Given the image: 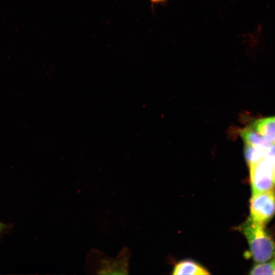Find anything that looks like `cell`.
<instances>
[{"label":"cell","instance_id":"6da1fadb","mask_svg":"<svg viewBox=\"0 0 275 275\" xmlns=\"http://www.w3.org/2000/svg\"><path fill=\"white\" fill-rule=\"evenodd\" d=\"M248 240L250 254L256 263L268 261L275 257V242L265 230L264 225L250 217L241 226Z\"/></svg>","mask_w":275,"mask_h":275},{"label":"cell","instance_id":"7a4b0ae2","mask_svg":"<svg viewBox=\"0 0 275 275\" xmlns=\"http://www.w3.org/2000/svg\"><path fill=\"white\" fill-rule=\"evenodd\" d=\"M250 208V217L265 226L275 214V189L252 193Z\"/></svg>","mask_w":275,"mask_h":275},{"label":"cell","instance_id":"3957f363","mask_svg":"<svg viewBox=\"0 0 275 275\" xmlns=\"http://www.w3.org/2000/svg\"><path fill=\"white\" fill-rule=\"evenodd\" d=\"M274 163L263 157L258 162L249 166L252 193L274 189Z\"/></svg>","mask_w":275,"mask_h":275},{"label":"cell","instance_id":"277c9868","mask_svg":"<svg viewBox=\"0 0 275 275\" xmlns=\"http://www.w3.org/2000/svg\"><path fill=\"white\" fill-rule=\"evenodd\" d=\"M252 128L270 143H275V116L255 121Z\"/></svg>","mask_w":275,"mask_h":275},{"label":"cell","instance_id":"5b68a950","mask_svg":"<svg viewBox=\"0 0 275 275\" xmlns=\"http://www.w3.org/2000/svg\"><path fill=\"white\" fill-rule=\"evenodd\" d=\"M172 274L204 275L209 274V273L198 263L191 260H185L175 265Z\"/></svg>","mask_w":275,"mask_h":275},{"label":"cell","instance_id":"8992f818","mask_svg":"<svg viewBox=\"0 0 275 275\" xmlns=\"http://www.w3.org/2000/svg\"><path fill=\"white\" fill-rule=\"evenodd\" d=\"M240 135L245 144L265 150L271 144L252 128L242 130Z\"/></svg>","mask_w":275,"mask_h":275},{"label":"cell","instance_id":"52a82bcc","mask_svg":"<svg viewBox=\"0 0 275 275\" xmlns=\"http://www.w3.org/2000/svg\"><path fill=\"white\" fill-rule=\"evenodd\" d=\"M265 150L245 144L244 157L248 166L254 164L264 157Z\"/></svg>","mask_w":275,"mask_h":275},{"label":"cell","instance_id":"ba28073f","mask_svg":"<svg viewBox=\"0 0 275 275\" xmlns=\"http://www.w3.org/2000/svg\"><path fill=\"white\" fill-rule=\"evenodd\" d=\"M250 274H275V257L266 261L258 263L251 269Z\"/></svg>","mask_w":275,"mask_h":275},{"label":"cell","instance_id":"9c48e42d","mask_svg":"<svg viewBox=\"0 0 275 275\" xmlns=\"http://www.w3.org/2000/svg\"><path fill=\"white\" fill-rule=\"evenodd\" d=\"M264 157L272 161L273 163H275V143L271 144L265 149Z\"/></svg>","mask_w":275,"mask_h":275},{"label":"cell","instance_id":"30bf717a","mask_svg":"<svg viewBox=\"0 0 275 275\" xmlns=\"http://www.w3.org/2000/svg\"><path fill=\"white\" fill-rule=\"evenodd\" d=\"M5 226L4 224L0 222V233L3 231V230L5 228Z\"/></svg>","mask_w":275,"mask_h":275},{"label":"cell","instance_id":"8fae6325","mask_svg":"<svg viewBox=\"0 0 275 275\" xmlns=\"http://www.w3.org/2000/svg\"><path fill=\"white\" fill-rule=\"evenodd\" d=\"M273 172L274 182V184H275V163H274V165H273Z\"/></svg>","mask_w":275,"mask_h":275},{"label":"cell","instance_id":"7c38bea8","mask_svg":"<svg viewBox=\"0 0 275 275\" xmlns=\"http://www.w3.org/2000/svg\"><path fill=\"white\" fill-rule=\"evenodd\" d=\"M152 1V2H160L161 0H151Z\"/></svg>","mask_w":275,"mask_h":275}]
</instances>
